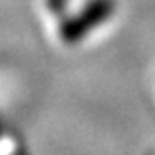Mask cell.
<instances>
[{
  "mask_svg": "<svg viewBox=\"0 0 155 155\" xmlns=\"http://www.w3.org/2000/svg\"><path fill=\"white\" fill-rule=\"evenodd\" d=\"M114 9H116L114 0H88L77 13L64 17L60 21L58 34L62 41L68 43V45L81 43L90 32L107 23L112 17Z\"/></svg>",
  "mask_w": 155,
  "mask_h": 155,
  "instance_id": "6da1fadb",
  "label": "cell"
}]
</instances>
